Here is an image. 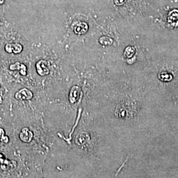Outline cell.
Instances as JSON below:
<instances>
[{
    "mask_svg": "<svg viewBox=\"0 0 178 178\" xmlns=\"http://www.w3.org/2000/svg\"><path fill=\"white\" fill-rule=\"evenodd\" d=\"M36 68L37 69L38 73H39L40 75L44 76V75H48L49 73V69L48 68V64L44 60L39 61V62L36 63Z\"/></svg>",
    "mask_w": 178,
    "mask_h": 178,
    "instance_id": "6da1fadb",
    "label": "cell"
},
{
    "mask_svg": "<svg viewBox=\"0 0 178 178\" xmlns=\"http://www.w3.org/2000/svg\"><path fill=\"white\" fill-rule=\"evenodd\" d=\"M15 98L17 100H30L33 98V93L27 89H23L19 90L15 94Z\"/></svg>",
    "mask_w": 178,
    "mask_h": 178,
    "instance_id": "7a4b0ae2",
    "label": "cell"
},
{
    "mask_svg": "<svg viewBox=\"0 0 178 178\" xmlns=\"http://www.w3.org/2000/svg\"><path fill=\"white\" fill-rule=\"evenodd\" d=\"M19 137L22 141L25 142H29L31 141L32 139H33V134L28 129V128L25 127V128H23L22 129L21 132L19 135Z\"/></svg>",
    "mask_w": 178,
    "mask_h": 178,
    "instance_id": "3957f363",
    "label": "cell"
},
{
    "mask_svg": "<svg viewBox=\"0 0 178 178\" xmlns=\"http://www.w3.org/2000/svg\"><path fill=\"white\" fill-rule=\"evenodd\" d=\"M89 26L86 23L81 22L77 23L74 27V32L77 34H83L88 31Z\"/></svg>",
    "mask_w": 178,
    "mask_h": 178,
    "instance_id": "277c9868",
    "label": "cell"
},
{
    "mask_svg": "<svg viewBox=\"0 0 178 178\" xmlns=\"http://www.w3.org/2000/svg\"><path fill=\"white\" fill-rule=\"evenodd\" d=\"M23 47L19 44H9L5 46V50L9 53L19 54L22 51Z\"/></svg>",
    "mask_w": 178,
    "mask_h": 178,
    "instance_id": "5b68a950",
    "label": "cell"
},
{
    "mask_svg": "<svg viewBox=\"0 0 178 178\" xmlns=\"http://www.w3.org/2000/svg\"><path fill=\"white\" fill-rule=\"evenodd\" d=\"M80 90H81L80 89L78 88V86H75L73 87H72L69 94L70 101H71L72 103H73L77 100L78 96H79Z\"/></svg>",
    "mask_w": 178,
    "mask_h": 178,
    "instance_id": "8992f818",
    "label": "cell"
},
{
    "mask_svg": "<svg viewBox=\"0 0 178 178\" xmlns=\"http://www.w3.org/2000/svg\"><path fill=\"white\" fill-rule=\"evenodd\" d=\"M10 69L11 70H19V72L23 75H25L27 73V68L22 63H16L13 64V65L10 66Z\"/></svg>",
    "mask_w": 178,
    "mask_h": 178,
    "instance_id": "52a82bcc",
    "label": "cell"
},
{
    "mask_svg": "<svg viewBox=\"0 0 178 178\" xmlns=\"http://www.w3.org/2000/svg\"><path fill=\"white\" fill-rule=\"evenodd\" d=\"M135 54V49L132 46H128L125 48L124 55L125 57L127 58H132L134 57V55Z\"/></svg>",
    "mask_w": 178,
    "mask_h": 178,
    "instance_id": "ba28073f",
    "label": "cell"
},
{
    "mask_svg": "<svg viewBox=\"0 0 178 178\" xmlns=\"http://www.w3.org/2000/svg\"><path fill=\"white\" fill-rule=\"evenodd\" d=\"M100 43L102 45H111L113 43V40L108 36H102L100 39Z\"/></svg>",
    "mask_w": 178,
    "mask_h": 178,
    "instance_id": "9c48e42d",
    "label": "cell"
},
{
    "mask_svg": "<svg viewBox=\"0 0 178 178\" xmlns=\"http://www.w3.org/2000/svg\"><path fill=\"white\" fill-rule=\"evenodd\" d=\"M0 141L1 142H8V138L4 135V130L2 129H0Z\"/></svg>",
    "mask_w": 178,
    "mask_h": 178,
    "instance_id": "30bf717a",
    "label": "cell"
},
{
    "mask_svg": "<svg viewBox=\"0 0 178 178\" xmlns=\"http://www.w3.org/2000/svg\"><path fill=\"white\" fill-rule=\"evenodd\" d=\"M126 1L127 0H114V2L117 5H121L124 4Z\"/></svg>",
    "mask_w": 178,
    "mask_h": 178,
    "instance_id": "8fae6325",
    "label": "cell"
}]
</instances>
